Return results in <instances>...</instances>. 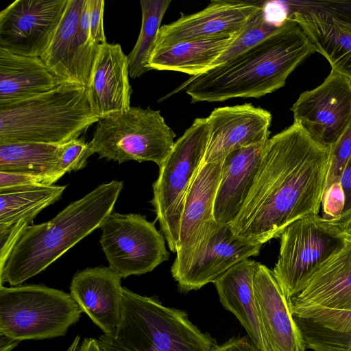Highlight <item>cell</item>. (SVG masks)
<instances>
[{
  "instance_id": "6da1fadb",
  "label": "cell",
  "mask_w": 351,
  "mask_h": 351,
  "mask_svg": "<svg viewBox=\"0 0 351 351\" xmlns=\"http://www.w3.org/2000/svg\"><path fill=\"white\" fill-rule=\"evenodd\" d=\"M330 158V149L294 122L269 138L232 231L263 245L295 221L318 215Z\"/></svg>"
},
{
  "instance_id": "7a4b0ae2",
  "label": "cell",
  "mask_w": 351,
  "mask_h": 351,
  "mask_svg": "<svg viewBox=\"0 0 351 351\" xmlns=\"http://www.w3.org/2000/svg\"><path fill=\"white\" fill-rule=\"evenodd\" d=\"M315 47L299 25L287 19L274 34L226 62L191 76L169 95L184 90L191 103L259 98L283 87Z\"/></svg>"
},
{
  "instance_id": "3957f363",
  "label": "cell",
  "mask_w": 351,
  "mask_h": 351,
  "mask_svg": "<svg viewBox=\"0 0 351 351\" xmlns=\"http://www.w3.org/2000/svg\"><path fill=\"white\" fill-rule=\"evenodd\" d=\"M123 186L114 180L101 184L50 221L27 226L0 265L1 285H21L99 228L112 212Z\"/></svg>"
},
{
  "instance_id": "277c9868",
  "label": "cell",
  "mask_w": 351,
  "mask_h": 351,
  "mask_svg": "<svg viewBox=\"0 0 351 351\" xmlns=\"http://www.w3.org/2000/svg\"><path fill=\"white\" fill-rule=\"evenodd\" d=\"M98 120L87 87L61 84L44 93L0 104V144L61 145L80 138Z\"/></svg>"
},
{
  "instance_id": "5b68a950",
  "label": "cell",
  "mask_w": 351,
  "mask_h": 351,
  "mask_svg": "<svg viewBox=\"0 0 351 351\" xmlns=\"http://www.w3.org/2000/svg\"><path fill=\"white\" fill-rule=\"evenodd\" d=\"M97 340L101 351H213L216 346L184 311L125 287L115 335L103 333Z\"/></svg>"
},
{
  "instance_id": "8992f818",
  "label": "cell",
  "mask_w": 351,
  "mask_h": 351,
  "mask_svg": "<svg viewBox=\"0 0 351 351\" xmlns=\"http://www.w3.org/2000/svg\"><path fill=\"white\" fill-rule=\"evenodd\" d=\"M82 312L63 291L39 285H0V335L19 341L64 336Z\"/></svg>"
},
{
  "instance_id": "52a82bcc",
  "label": "cell",
  "mask_w": 351,
  "mask_h": 351,
  "mask_svg": "<svg viewBox=\"0 0 351 351\" xmlns=\"http://www.w3.org/2000/svg\"><path fill=\"white\" fill-rule=\"evenodd\" d=\"M176 136L160 110L130 106L99 119L88 144L100 158L119 163L149 161L160 167L171 153Z\"/></svg>"
},
{
  "instance_id": "ba28073f",
  "label": "cell",
  "mask_w": 351,
  "mask_h": 351,
  "mask_svg": "<svg viewBox=\"0 0 351 351\" xmlns=\"http://www.w3.org/2000/svg\"><path fill=\"white\" fill-rule=\"evenodd\" d=\"M206 118H197L175 141L154 182L151 201L169 250L176 252L185 198L202 165L209 141Z\"/></svg>"
},
{
  "instance_id": "9c48e42d",
  "label": "cell",
  "mask_w": 351,
  "mask_h": 351,
  "mask_svg": "<svg viewBox=\"0 0 351 351\" xmlns=\"http://www.w3.org/2000/svg\"><path fill=\"white\" fill-rule=\"evenodd\" d=\"M262 244L237 235L229 225L207 223L191 246L178 251L171 275L182 291L214 282L236 264L257 256Z\"/></svg>"
},
{
  "instance_id": "30bf717a",
  "label": "cell",
  "mask_w": 351,
  "mask_h": 351,
  "mask_svg": "<svg viewBox=\"0 0 351 351\" xmlns=\"http://www.w3.org/2000/svg\"><path fill=\"white\" fill-rule=\"evenodd\" d=\"M280 238L279 255L271 271L289 301L307 279L341 249L345 241L319 215L295 221Z\"/></svg>"
},
{
  "instance_id": "8fae6325",
  "label": "cell",
  "mask_w": 351,
  "mask_h": 351,
  "mask_svg": "<svg viewBox=\"0 0 351 351\" xmlns=\"http://www.w3.org/2000/svg\"><path fill=\"white\" fill-rule=\"evenodd\" d=\"M99 228L108 267L121 278L150 272L169 258L163 235L144 215L112 212Z\"/></svg>"
},
{
  "instance_id": "7c38bea8",
  "label": "cell",
  "mask_w": 351,
  "mask_h": 351,
  "mask_svg": "<svg viewBox=\"0 0 351 351\" xmlns=\"http://www.w3.org/2000/svg\"><path fill=\"white\" fill-rule=\"evenodd\" d=\"M88 0H69L40 58L60 84L87 87L100 45L90 38Z\"/></svg>"
},
{
  "instance_id": "4fadbf2b",
  "label": "cell",
  "mask_w": 351,
  "mask_h": 351,
  "mask_svg": "<svg viewBox=\"0 0 351 351\" xmlns=\"http://www.w3.org/2000/svg\"><path fill=\"white\" fill-rule=\"evenodd\" d=\"M290 110L294 123L331 149L351 123V80L331 70L320 85L301 93Z\"/></svg>"
},
{
  "instance_id": "5bb4252c",
  "label": "cell",
  "mask_w": 351,
  "mask_h": 351,
  "mask_svg": "<svg viewBox=\"0 0 351 351\" xmlns=\"http://www.w3.org/2000/svg\"><path fill=\"white\" fill-rule=\"evenodd\" d=\"M69 0H16L0 13V48L41 57L48 48Z\"/></svg>"
},
{
  "instance_id": "9a60e30c",
  "label": "cell",
  "mask_w": 351,
  "mask_h": 351,
  "mask_svg": "<svg viewBox=\"0 0 351 351\" xmlns=\"http://www.w3.org/2000/svg\"><path fill=\"white\" fill-rule=\"evenodd\" d=\"M261 1L214 0L204 9L160 26L154 49L184 41L239 34L261 8Z\"/></svg>"
},
{
  "instance_id": "2e32d148",
  "label": "cell",
  "mask_w": 351,
  "mask_h": 351,
  "mask_svg": "<svg viewBox=\"0 0 351 351\" xmlns=\"http://www.w3.org/2000/svg\"><path fill=\"white\" fill-rule=\"evenodd\" d=\"M288 19L295 21L332 71L351 80V17L324 5L283 1Z\"/></svg>"
},
{
  "instance_id": "e0dca14e",
  "label": "cell",
  "mask_w": 351,
  "mask_h": 351,
  "mask_svg": "<svg viewBox=\"0 0 351 351\" xmlns=\"http://www.w3.org/2000/svg\"><path fill=\"white\" fill-rule=\"evenodd\" d=\"M206 119L210 135L202 163L223 161L235 149L269 138L271 112L252 104L217 108Z\"/></svg>"
},
{
  "instance_id": "ac0fdd59",
  "label": "cell",
  "mask_w": 351,
  "mask_h": 351,
  "mask_svg": "<svg viewBox=\"0 0 351 351\" xmlns=\"http://www.w3.org/2000/svg\"><path fill=\"white\" fill-rule=\"evenodd\" d=\"M121 278L109 267H88L77 272L70 293L85 313L108 336H114L121 315Z\"/></svg>"
},
{
  "instance_id": "d6986e66",
  "label": "cell",
  "mask_w": 351,
  "mask_h": 351,
  "mask_svg": "<svg viewBox=\"0 0 351 351\" xmlns=\"http://www.w3.org/2000/svg\"><path fill=\"white\" fill-rule=\"evenodd\" d=\"M254 290L262 324L272 351H306L290 301L267 266L258 263Z\"/></svg>"
},
{
  "instance_id": "ffe728a7",
  "label": "cell",
  "mask_w": 351,
  "mask_h": 351,
  "mask_svg": "<svg viewBox=\"0 0 351 351\" xmlns=\"http://www.w3.org/2000/svg\"><path fill=\"white\" fill-rule=\"evenodd\" d=\"M129 76L128 56L121 45H100L87 86L91 107L99 119L130 108Z\"/></svg>"
},
{
  "instance_id": "44dd1931",
  "label": "cell",
  "mask_w": 351,
  "mask_h": 351,
  "mask_svg": "<svg viewBox=\"0 0 351 351\" xmlns=\"http://www.w3.org/2000/svg\"><path fill=\"white\" fill-rule=\"evenodd\" d=\"M292 309L324 307L351 311V239L323 263L290 300Z\"/></svg>"
},
{
  "instance_id": "7402d4cb",
  "label": "cell",
  "mask_w": 351,
  "mask_h": 351,
  "mask_svg": "<svg viewBox=\"0 0 351 351\" xmlns=\"http://www.w3.org/2000/svg\"><path fill=\"white\" fill-rule=\"evenodd\" d=\"M258 263L245 259L230 268L213 283L223 307L236 316L259 351H272L254 295V278Z\"/></svg>"
},
{
  "instance_id": "603a6c76",
  "label": "cell",
  "mask_w": 351,
  "mask_h": 351,
  "mask_svg": "<svg viewBox=\"0 0 351 351\" xmlns=\"http://www.w3.org/2000/svg\"><path fill=\"white\" fill-rule=\"evenodd\" d=\"M267 141L235 149L222 161L213 212L217 222L230 226L238 216L252 185Z\"/></svg>"
},
{
  "instance_id": "cb8c5ba5",
  "label": "cell",
  "mask_w": 351,
  "mask_h": 351,
  "mask_svg": "<svg viewBox=\"0 0 351 351\" xmlns=\"http://www.w3.org/2000/svg\"><path fill=\"white\" fill-rule=\"evenodd\" d=\"M40 57L0 48V104L29 98L60 85Z\"/></svg>"
},
{
  "instance_id": "d4e9b609",
  "label": "cell",
  "mask_w": 351,
  "mask_h": 351,
  "mask_svg": "<svg viewBox=\"0 0 351 351\" xmlns=\"http://www.w3.org/2000/svg\"><path fill=\"white\" fill-rule=\"evenodd\" d=\"M221 170L222 161L202 163L194 177L184 204L176 252L193 245L203 227L215 220Z\"/></svg>"
},
{
  "instance_id": "484cf974",
  "label": "cell",
  "mask_w": 351,
  "mask_h": 351,
  "mask_svg": "<svg viewBox=\"0 0 351 351\" xmlns=\"http://www.w3.org/2000/svg\"><path fill=\"white\" fill-rule=\"evenodd\" d=\"M238 35L184 41L154 49L148 66L151 70L177 71L191 76L200 75L213 68Z\"/></svg>"
},
{
  "instance_id": "4316f807",
  "label": "cell",
  "mask_w": 351,
  "mask_h": 351,
  "mask_svg": "<svg viewBox=\"0 0 351 351\" xmlns=\"http://www.w3.org/2000/svg\"><path fill=\"white\" fill-rule=\"evenodd\" d=\"M291 310L306 349L351 351V311L319 306Z\"/></svg>"
},
{
  "instance_id": "83f0119b",
  "label": "cell",
  "mask_w": 351,
  "mask_h": 351,
  "mask_svg": "<svg viewBox=\"0 0 351 351\" xmlns=\"http://www.w3.org/2000/svg\"><path fill=\"white\" fill-rule=\"evenodd\" d=\"M66 188L51 185L0 191V232L29 226L40 211L60 199Z\"/></svg>"
},
{
  "instance_id": "f1b7e54d",
  "label": "cell",
  "mask_w": 351,
  "mask_h": 351,
  "mask_svg": "<svg viewBox=\"0 0 351 351\" xmlns=\"http://www.w3.org/2000/svg\"><path fill=\"white\" fill-rule=\"evenodd\" d=\"M59 159L60 145L29 142L0 144V171L62 174L58 171Z\"/></svg>"
},
{
  "instance_id": "f546056e",
  "label": "cell",
  "mask_w": 351,
  "mask_h": 351,
  "mask_svg": "<svg viewBox=\"0 0 351 351\" xmlns=\"http://www.w3.org/2000/svg\"><path fill=\"white\" fill-rule=\"evenodd\" d=\"M171 0H141L142 24L137 41L128 55L129 75L132 79L150 71L148 61L154 49L163 16Z\"/></svg>"
},
{
  "instance_id": "4dcf8cb0",
  "label": "cell",
  "mask_w": 351,
  "mask_h": 351,
  "mask_svg": "<svg viewBox=\"0 0 351 351\" xmlns=\"http://www.w3.org/2000/svg\"><path fill=\"white\" fill-rule=\"evenodd\" d=\"M282 25H278L267 19L263 5V8L248 21L232 45L213 64V68L263 41L277 32Z\"/></svg>"
},
{
  "instance_id": "1f68e13d",
  "label": "cell",
  "mask_w": 351,
  "mask_h": 351,
  "mask_svg": "<svg viewBox=\"0 0 351 351\" xmlns=\"http://www.w3.org/2000/svg\"><path fill=\"white\" fill-rule=\"evenodd\" d=\"M92 154L89 144L84 138L71 139L60 145L58 172L64 175L83 169Z\"/></svg>"
},
{
  "instance_id": "d6a6232c",
  "label": "cell",
  "mask_w": 351,
  "mask_h": 351,
  "mask_svg": "<svg viewBox=\"0 0 351 351\" xmlns=\"http://www.w3.org/2000/svg\"><path fill=\"white\" fill-rule=\"evenodd\" d=\"M61 173H24L0 171V191L54 185Z\"/></svg>"
},
{
  "instance_id": "836d02e7",
  "label": "cell",
  "mask_w": 351,
  "mask_h": 351,
  "mask_svg": "<svg viewBox=\"0 0 351 351\" xmlns=\"http://www.w3.org/2000/svg\"><path fill=\"white\" fill-rule=\"evenodd\" d=\"M351 157V123L330 149L326 188L339 181L342 171ZM325 190V189H324Z\"/></svg>"
},
{
  "instance_id": "e575fe53",
  "label": "cell",
  "mask_w": 351,
  "mask_h": 351,
  "mask_svg": "<svg viewBox=\"0 0 351 351\" xmlns=\"http://www.w3.org/2000/svg\"><path fill=\"white\" fill-rule=\"evenodd\" d=\"M339 182L345 197L343 210L337 218L324 221L344 239H351V157L342 171Z\"/></svg>"
},
{
  "instance_id": "d590c367",
  "label": "cell",
  "mask_w": 351,
  "mask_h": 351,
  "mask_svg": "<svg viewBox=\"0 0 351 351\" xmlns=\"http://www.w3.org/2000/svg\"><path fill=\"white\" fill-rule=\"evenodd\" d=\"M345 197L339 181L331 184L325 189L321 208L325 220H332L339 216L344 208Z\"/></svg>"
},
{
  "instance_id": "8d00e7d4",
  "label": "cell",
  "mask_w": 351,
  "mask_h": 351,
  "mask_svg": "<svg viewBox=\"0 0 351 351\" xmlns=\"http://www.w3.org/2000/svg\"><path fill=\"white\" fill-rule=\"evenodd\" d=\"M88 23L91 40L101 45L106 42L104 29V11L105 2L103 0H88Z\"/></svg>"
},
{
  "instance_id": "74e56055",
  "label": "cell",
  "mask_w": 351,
  "mask_h": 351,
  "mask_svg": "<svg viewBox=\"0 0 351 351\" xmlns=\"http://www.w3.org/2000/svg\"><path fill=\"white\" fill-rule=\"evenodd\" d=\"M213 351H259L251 340L245 337L232 339L221 346H215Z\"/></svg>"
},
{
  "instance_id": "f35d334b",
  "label": "cell",
  "mask_w": 351,
  "mask_h": 351,
  "mask_svg": "<svg viewBox=\"0 0 351 351\" xmlns=\"http://www.w3.org/2000/svg\"><path fill=\"white\" fill-rule=\"evenodd\" d=\"M77 351H101L98 340L95 338H85L79 346Z\"/></svg>"
},
{
  "instance_id": "ab89813d",
  "label": "cell",
  "mask_w": 351,
  "mask_h": 351,
  "mask_svg": "<svg viewBox=\"0 0 351 351\" xmlns=\"http://www.w3.org/2000/svg\"><path fill=\"white\" fill-rule=\"evenodd\" d=\"M19 343L8 336L0 335V351H11Z\"/></svg>"
},
{
  "instance_id": "60d3db41",
  "label": "cell",
  "mask_w": 351,
  "mask_h": 351,
  "mask_svg": "<svg viewBox=\"0 0 351 351\" xmlns=\"http://www.w3.org/2000/svg\"><path fill=\"white\" fill-rule=\"evenodd\" d=\"M80 344V337L77 335L65 351H77Z\"/></svg>"
}]
</instances>
